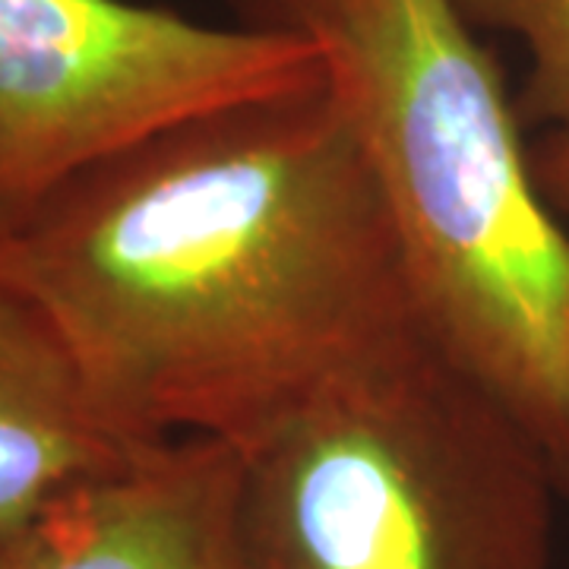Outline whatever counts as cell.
<instances>
[{"instance_id": "obj_1", "label": "cell", "mask_w": 569, "mask_h": 569, "mask_svg": "<svg viewBox=\"0 0 569 569\" xmlns=\"http://www.w3.org/2000/svg\"><path fill=\"white\" fill-rule=\"evenodd\" d=\"M0 269L137 443L244 447L425 329L329 80L127 146L0 231Z\"/></svg>"}, {"instance_id": "obj_2", "label": "cell", "mask_w": 569, "mask_h": 569, "mask_svg": "<svg viewBox=\"0 0 569 569\" xmlns=\"http://www.w3.org/2000/svg\"><path fill=\"white\" fill-rule=\"evenodd\" d=\"M320 48L425 332L507 408L569 500V234L500 70L452 0H238Z\"/></svg>"}, {"instance_id": "obj_3", "label": "cell", "mask_w": 569, "mask_h": 569, "mask_svg": "<svg viewBox=\"0 0 569 569\" xmlns=\"http://www.w3.org/2000/svg\"><path fill=\"white\" fill-rule=\"evenodd\" d=\"M234 449L250 569H550L545 452L425 329Z\"/></svg>"}, {"instance_id": "obj_4", "label": "cell", "mask_w": 569, "mask_h": 569, "mask_svg": "<svg viewBox=\"0 0 569 569\" xmlns=\"http://www.w3.org/2000/svg\"><path fill=\"white\" fill-rule=\"evenodd\" d=\"M326 82L320 48L133 0H0V231L133 142Z\"/></svg>"}, {"instance_id": "obj_5", "label": "cell", "mask_w": 569, "mask_h": 569, "mask_svg": "<svg viewBox=\"0 0 569 569\" xmlns=\"http://www.w3.org/2000/svg\"><path fill=\"white\" fill-rule=\"evenodd\" d=\"M0 569H250L241 456L174 437L0 531Z\"/></svg>"}, {"instance_id": "obj_6", "label": "cell", "mask_w": 569, "mask_h": 569, "mask_svg": "<svg viewBox=\"0 0 569 569\" xmlns=\"http://www.w3.org/2000/svg\"><path fill=\"white\" fill-rule=\"evenodd\" d=\"M149 447L104 421L54 326L0 269V531Z\"/></svg>"}, {"instance_id": "obj_7", "label": "cell", "mask_w": 569, "mask_h": 569, "mask_svg": "<svg viewBox=\"0 0 569 569\" xmlns=\"http://www.w3.org/2000/svg\"><path fill=\"white\" fill-rule=\"evenodd\" d=\"M466 22L522 39L529 77L519 92V121L569 127V0H452Z\"/></svg>"}, {"instance_id": "obj_8", "label": "cell", "mask_w": 569, "mask_h": 569, "mask_svg": "<svg viewBox=\"0 0 569 569\" xmlns=\"http://www.w3.org/2000/svg\"><path fill=\"white\" fill-rule=\"evenodd\" d=\"M535 174H538V183L550 203L569 216V127L550 137Z\"/></svg>"}]
</instances>
